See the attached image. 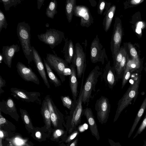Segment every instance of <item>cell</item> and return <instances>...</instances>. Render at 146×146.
<instances>
[{
	"label": "cell",
	"instance_id": "obj_3",
	"mask_svg": "<svg viewBox=\"0 0 146 146\" xmlns=\"http://www.w3.org/2000/svg\"><path fill=\"white\" fill-rule=\"evenodd\" d=\"M100 68L96 66L90 72L83 86L82 102L88 105L93 91H95V86L98 78L101 74Z\"/></svg>",
	"mask_w": 146,
	"mask_h": 146
},
{
	"label": "cell",
	"instance_id": "obj_42",
	"mask_svg": "<svg viewBox=\"0 0 146 146\" xmlns=\"http://www.w3.org/2000/svg\"><path fill=\"white\" fill-rule=\"evenodd\" d=\"M5 80L3 79L0 75V94L4 92V91L2 90V88L5 86Z\"/></svg>",
	"mask_w": 146,
	"mask_h": 146
},
{
	"label": "cell",
	"instance_id": "obj_54",
	"mask_svg": "<svg viewBox=\"0 0 146 146\" xmlns=\"http://www.w3.org/2000/svg\"><path fill=\"white\" fill-rule=\"evenodd\" d=\"M145 72L146 73V66L145 68Z\"/></svg>",
	"mask_w": 146,
	"mask_h": 146
},
{
	"label": "cell",
	"instance_id": "obj_13",
	"mask_svg": "<svg viewBox=\"0 0 146 146\" xmlns=\"http://www.w3.org/2000/svg\"><path fill=\"white\" fill-rule=\"evenodd\" d=\"M17 71L19 75L24 80L40 84L39 79L30 67H27L22 62H18L16 65Z\"/></svg>",
	"mask_w": 146,
	"mask_h": 146
},
{
	"label": "cell",
	"instance_id": "obj_8",
	"mask_svg": "<svg viewBox=\"0 0 146 146\" xmlns=\"http://www.w3.org/2000/svg\"><path fill=\"white\" fill-rule=\"evenodd\" d=\"M90 59L94 63L100 62L103 64L105 60H108L105 49L100 43L98 36L97 35L92 41L90 47Z\"/></svg>",
	"mask_w": 146,
	"mask_h": 146
},
{
	"label": "cell",
	"instance_id": "obj_30",
	"mask_svg": "<svg viewBox=\"0 0 146 146\" xmlns=\"http://www.w3.org/2000/svg\"><path fill=\"white\" fill-rule=\"evenodd\" d=\"M20 112L22 120L25 125L29 128L33 129L31 120L27 111L25 110L20 108Z\"/></svg>",
	"mask_w": 146,
	"mask_h": 146
},
{
	"label": "cell",
	"instance_id": "obj_37",
	"mask_svg": "<svg viewBox=\"0 0 146 146\" xmlns=\"http://www.w3.org/2000/svg\"><path fill=\"white\" fill-rule=\"evenodd\" d=\"M8 25L5 16L0 9V33L3 28L6 29Z\"/></svg>",
	"mask_w": 146,
	"mask_h": 146
},
{
	"label": "cell",
	"instance_id": "obj_47",
	"mask_svg": "<svg viewBox=\"0 0 146 146\" xmlns=\"http://www.w3.org/2000/svg\"><path fill=\"white\" fill-rule=\"evenodd\" d=\"M44 0H37V8L40 10L44 3Z\"/></svg>",
	"mask_w": 146,
	"mask_h": 146
},
{
	"label": "cell",
	"instance_id": "obj_23",
	"mask_svg": "<svg viewBox=\"0 0 146 146\" xmlns=\"http://www.w3.org/2000/svg\"><path fill=\"white\" fill-rule=\"evenodd\" d=\"M40 110V112L46 125V128L48 129L51 127V121L48 103L45 99L42 101Z\"/></svg>",
	"mask_w": 146,
	"mask_h": 146
},
{
	"label": "cell",
	"instance_id": "obj_44",
	"mask_svg": "<svg viewBox=\"0 0 146 146\" xmlns=\"http://www.w3.org/2000/svg\"><path fill=\"white\" fill-rule=\"evenodd\" d=\"M7 123V120L2 115L1 111H0V125L1 126L2 125L5 124Z\"/></svg>",
	"mask_w": 146,
	"mask_h": 146
},
{
	"label": "cell",
	"instance_id": "obj_51",
	"mask_svg": "<svg viewBox=\"0 0 146 146\" xmlns=\"http://www.w3.org/2000/svg\"><path fill=\"white\" fill-rule=\"evenodd\" d=\"M0 146H3L2 143V139L0 138Z\"/></svg>",
	"mask_w": 146,
	"mask_h": 146
},
{
	"label": "cell",
	"instance_id": "obj_52",
	"mask_svg": "<svg viewBox=\"0 0 146 146\" xmlns=\"http://www.w3.org/2000/svg\"><path fill=\"white\" fill-rule=\"evenodd\" d=\"M143 146H146V140H145L144 142V144Z\"/></svg>",
	"mask_w": 146,
	"mask_h": 146
},
{
	"label": "cell",
	"instance_id": "obj_48",
	"mask_svg": "<svg viewBox=\"0 0 146 146\" xmlns=\"http://www.w3.org/2000/svg\"><path fill=\"white\" fill-rule=\"evenodd\" d=\"M78 139H76L69 146H76L77 143Z\"/></svg>",
	"mask_w": 146,
	"mask_h": 146
},
{
	"label": "cell",
	"instance_id": "obj_41",
	"mask_svg": "<svg viewBox=\"0 0 146 146\" xmlns=\"http://www.w3.org/2000/svg\"><path fill=\"white\" fill-rule=\"evenodd\" d=\"M79 132L77 130L74 131L67 138L66 141V143H69L78 134Z\"/></svg>",
	"mask_w": 146,
	"mask_h": 146
},
{
	"label": "cell",
	"instance_id": "obj_45",
	"mask_svg": "<svg viewBox=\"0 0 146 146\" xmlns=\"http://www.w3.org/2000/svg\"><path fill=\"white\" fill-rule=\"evenodd\" d=\"M111 146H122L119 142H115L111 139H109Z\"/></svg>",
	"mask_w": 146,
	"mask_h": 146
},
{
	"label": "cell",
	"instance_id": "obj_38",
	"mask_svg": "<svg viewBox=\"0 0 146 146\" xmlns=\"http://www.w3.org/2000/svg\"><path fill=\"white\" fill-rule=\"evenodd\" d=\"M131 76V72L130 70L125 68L123 75V78L121 88H123Z\"/></svg>",
	"mask_w": 146,
	"mask_h": 146
},
{
	"label": "cell",
	"instance_id": "obj_14",
	"mask_svg": "<svg viewBox=\"0 0 146 146\" xmlns=\"http://www.w3.org/2000/svg\"><path fill=\"white\" fill-rule=\"evenodd\" d=\"M33 56V60L34 62L36 68L42 78L45 85L47 88H50V85L47 79L44 64L38 52L33 46H32Z\"/></svg>",
	"mask_w": 146,
	"mask_h": 146
},
{
	"label": "cell",
	"instance_id": "obj_25",
	"mask_svg": "<svg viewBox=\"0 0 146 146\" xmlns=\"http://www.w3.org/2000/svg\"><path fill=\"white\" fill-rule=\"evenodd\" d=\"M44 64L46 71L48 77L50 82L53 84L56 87H59L61 85L60 80L57 78L53 72L46 61L44 58Z\"/></svg>",
	"mask_w": 146,
	"mask_h": 146
},
{
	"label": "cell",
	"instance_id": "obj_5",
	"mask_svg": "<svg viewBox=\"0 0 146 146\" xmlns=\"http://www.w3.org/2000/svg\"><path fill=\"white\" fill-rule=\"evenodd\" d=\"M46 60L50 68L56 72L62 82H64L68 74L67 71L70 69L68 63L56 54H47Z\"/></svg>",
	"mask_w": 146,
	"mask_h": 146
},
{
	"label": "cell",
	"instance_id": "obj_50",
	"mask_svg": "<svg viewBox=\"0 0 146 146\" xmlns=\"http://www.w3.org/2000/svg\"><path fill=\"white\" fill-rule=\"evenodd\" d=\"M4 137V134L3 132L2 131L1 129H0V138L2 139Z\"/></svg>",
	"mask_w": 146,
	"mask_h": 146
},
{
	"label": "cell",
	"instance_id": "obj_6",
	"mask_svg": "<svg viewBox=\"0 0 146 146\" xmlns=\"http://www.w3.org/2000/svg\"><path fill=\"white\" fill-rule=\"evenodd\" d=\"M38 39L45 44L53 49L64 39V34L61 31L55 29H47L46 32L37 35Z\"/></svg>",
	"mask_w": 146,
	"mask_h": 146
},
{
	"label": "cell",
	"instance_id": "obj_24",
	"mask_svg": "<svg viewBox=\"0 0 146 146\" xmlns=\"http://www.w3.org/2000/svg\"><path fill=\"white\" fill-rule=\"evenodd\" d=\"M146 109V96L136 115L134 122L128 136L130 138L134 131L145 110Z\"/></svg>",
	"mask_w": 146,
	"mask_h": 146
},
{
	"label": "cell",
	"instance_id": "obj_12",
	"mask_svg": "<svg viewBox=\"0 0 146 146\" xmlns=\"http://www.w3.org/2000/svg\"><path fill=\"white\" fill-rule=\"evenodd\" d=\"M80 18V25L82 27H88L93 23V18L88 7L82 5H76L74 14Z\"/></svg>",
	"mask_w": 146,
	"mask_h": 146
},
{
	"label": "cell",
	"instance_id": "obj_15",
	"mask_svg": "<svg viewBox=\"0 0 146 146\" xmlns=\"http://www.w3.org/2000/svg\"><path fill=\"white\" fill-rule=\"evenodd\" d=\"M44 99L48 103L51 121L54 127H56L58 126L59 122L62 119L63 115L55 105L50 95H46Z\"/></svg>",
	"mask_w": 146,
	"mask_h": 146
},
{
	"label": "cell",
	"instance_id": "obj_49",
	"mask_svg": "<svg viewBox=\"0 0 146 146\" xmlns=\"http://www.w3.org/2000/svg\"><path fill=\"white\" fill-rule=\"evenodd\" d=\"M35 135L36 137L39 139L41 138V134L40 132L37 131L35 133Z\"/></svg>",
	"mask_w": 146,
	"mask_h": 146
},
{
	"label": "cell",
	"instance_id": "obj_11",
	"mask_svg": "<svg viewBox=\"0 0 146 146\" xmlns=\"http://www.w3.org/2000/svg\"><path fill=\"white\" fill-rule=\"evenodd\" d=\"M11 94L15 98L28 102H34L36 101L40 96V92H28L16 88L10 89Z\"/></svg>",
	"mask_w": 146,
	"mask_h": 146
},
{
	"label": "cell",
	"instance_id": "obj_46",
	"mask_svg": "<svg viewBox=\"0 0 146 146\" xmlns=\"http://www.w3.org/2000/svg\"><path fill=\"white\" fill-rule=\"evenodd\" d=\"M144 1L143 0H132L130 1V3L133 5L139 4Z\"/></svg>",
	"mask_w": 146,
	"mask_h": 146
},
{
	"label": "cell",
	"instance_id": "obj_39",
	"mask_svg": "<svg viewBox=\"0 0 146 146\" xmlns=\"http://www.w3.org/2000/svg\"><path fill=\"white\" fill-rule=\"evenodd\" d=\"M146 128V114L139 127L133 139H135L138 135L140 134Z\"/></svg>",
	"mask_w": 146,
	"mask_h": 146
},
{
	"label": "cell",
	"instance_id": "obj_19",
	"mask_svg": "<svg viewBox=\"0 0 146 146\" xmlns=\"http://www.w3.org/2000/svg\"><path fill=\"white\" fill-rule=\"evenodd\" d=\"M83 115L86 118L92 135L95 136L98 140H100V137L98 127L91 109L88 108L84 109Z\"/></svg>",
	"mask_w": 146,
	"mask_h": 146
},
{
	"label": "cell",
	"instance_id": "obj_22",
	"mask_svg": "<svg viewBox=\"0 0 146 146\" xmlns=\"http://www.w3.org/2000/svg\"><path fill=\"white\" fill-rule=\"evenodd\" d=\"M116 9L115 5L111 6L108 11L104 19L103 25L104 30L107 32L110 28Z\"/></svg>",
	"mask_w": 146,
	"mask_h": 146
},
{
	"label": "cell",
	"instance_id": "obj_31",
	"mask_svg": "<svg viewBox=\"0 0 146 146\" xmlns=\"http://www.w3.org/2000/svg\"><path fill=\"white\" fill-rule=\"evenodd\" d=\"M141 62L132 59H130L128 56L125 68H129L131 72L138 70L140 68Z\"/></svg>",
	"mask_w": 146,
	"mask_h": 146
},
{
	"label": "cell",
	"instance_id": "obj_33",
	"mask_svg": "<svg viewBox=\"0 0 146 146\" xmlns=\"http://www.w3.org/2000/svg\"><path fill=\"white\" fill-rule=\"evenodd\" d=\"M60 98L63 106L71 110L73 107L74 101H73L69 96H61Z\"/></svg>",
	"mask_w": 146,
	"mask_h": 146
},
{
	"label": "cell",
	"instance_id": "obj_21",
	"mask_svg": "<svg viewBox=\"0 0 146 146\" xmlns=\"http://www.w3.org/2000/svg\"><path fill=\"white\" fill-rule=\"evenodd\" d=\"M65 44L62 52L64 54L65 60L68 64L72 62L75 55V50L72 40L67 38L64 39Z\"/></svg>",
	"mask_w": 146,
	"mask_h": 146
},
{
	"label": "cell",
	"instance_id": "obj_26",
	"mask_svg": "<svg viewBox=\"0 0 146 146\" xmlns=\"http://www.w3.org/2000/svg\"><path fill=\"white\" fill-rule=\"evenodd\" d=\"M76 5V0H67L65 6V13L69 23L72 20L74 10Z\"/></svg>",
	"mask_w": 146,
	"mask_h": 146
},
{
	"label": "cell",
	"instance_id": "obj_36",
	"mask_svg": "<svg viewBox=\"0 0 146 146\" xmlns=\"http://www.w3.org/2000/svg\"><path fill=\"white\" fill-rule=\"evenodd\" d=\"M128 46L132 59L140 62L137 52L133 45L131 43L129 42L128 44Z\"/></svg>",
	"mask_w": 146,
	"mask_h": 146
},
{
	"label": "cell",
	"instance_id": "obj_10",
	"mask_svg": "<svg viewBox=\"0 0 146 146\" xmlns=\"http://www.w3.org/2000/svg\"><path fill=\"white\" fill-rule=\"evenodd\" d=\"M75 47V53L72 63L76 67L77 78H80L86 70V55L82 46L79 43L76 44Z\"/></svg>",
	"mask_w": 146,
	"mask_h": 146
},
{
	"label": "cell",
	"instance_id": "obj_16",
	"mask_svg": "<svg viewBox=\"0 0 146 146\" xmlns=\"http://www.w3.org/2000/svg\"><path fill=\"white\" fill-rule=\"evenodd\" d=\"M103 77L105 82L110 89L113 88L118 81L115 70L113 67L111 66L109 60L104 69Z\"/></svg>",
	"mask_w": 146,
	"mask_h": 146
},
{
	"label": "cell",
	"instance_id": "obj_2",
	"mask_svg": "<svg viewBox=\"0 0 146 146\" xmlns=\"http://www.w3.org/2000/svg\"><path fill=\"white\" fill-rule=\"evenodd\" d=\"M141 77V74L138 75L133 84L130 85L126 92L119 101L113 122L117 121L122 111L131 103L132 100L133 99L135 100V98H137Z\"/></svg>",
	"mask_w": 146,
	"mask_h": 146
},
{
	"label": "cell",
	"instance_id": "obj_17",
	"mask_svg": "<svg viewBox=\"0 0 146 146\" xmlns=\"http://www.w3.org/2000/svg\"><path fill=\"white\" fill-rule=\"evenodd\" d=\"M20 49L19 45L17 44L3 46L2 55L3 60L9 68L11 67L12 60L15 54L19 51Z\"/></svg>",
	"mask_w": 146,
	"mask_h": 146
},
{
	"label": "cell",
	"instance_id": "obj_7",
	"mask_svg": "<svg viewBox=\"0 0 146 146\" xmlns=\"http://www.w3.org/2000/svg\"><path fill=\"white\" fill-rule=\"evenodd\" d=\"M123 34L121 20L119 17H117L115 18L110 42V49L113 58L115 57L119 51Z\"/></svg>",
	"mask_w": 146,
	"mask_h": 146
},
{
	"label": "cell",
	"instance_id": "obj_28",
	"mask_svg": "<svg viewBox=\"0 0 146 146\" xmlns=\"http://www.w3.org/2000/svg\"><path fill=\"white\" fill-rule=\"evenodd\" d=\"M57 3L56 0H52L49 3L46 11V15L47 17L53 19L55 15L57 13L56 10Z\"/></svg>",
	"mask_w": 146,
	"mask_h": 146
},
{
	"label": "cell",
	"instance_id": "obj_9",
	"mask_svg": "<svg viewBox=\"0 0 146 146\" xmlns=\"http://www.w3.org/2000/svg\"><path fill=\"white\" fill-rule=\"evenodd\" d=\"M95 108L99 121L102 124L106 123L111 109V105L108 98L102 96L96 100Z\"/></svg>",
	"mask_w": 146,
	"mask_h": 146
},
{
	"label": "cell",
	"instance_id": "obj_4",
	"mask_svg": "<svg viewBox=\"0 0 146 146\" xmlns=\"http://www.w3.org/2000/svg\"><path fill=\"white\" fill-rule=\"evenodd\" d=\"M85 71H84L82 74L78 97L76 100L74 101L73 107L72 110H70V113L69 119L72 127L71 129V132H72L76 126L80 123L82 116V115L83 110L82 106L83 86Z\"/></svg>",
	"mask_w": 146,
	"mask_h": 146
},
{
	"label": "cell",
	"instance_id": "obj_34",
	"mask_svg": "<svg viewBox=\"0 0 146 146\" xmlns=\"http://www.w3.org/2000/svg\"><path fill=\"white\" fill-rule=\"evenodd\" d=\"M123 49L124 48L123 47L120 48L118 52L115 57L113 58V67L115 71L118 68L121 60L123 56Z\"/></svg>",
	"mask_w": 146,
	"mask_h": 146
},
{
	"label": "cell",
	"instance_id": "obj_40",
	"mask_svg": "<svg viewBox=\"0 0 146 146\" xmlns=\"http://www.w3.org/2000/svg\"><path fill=\"white\" fill-rule=\"evenodd\" d=\"M64 133V131L62 129H56L53 133V137L54 139H57L62 136Z\"/></svg>",
	"mask_w": 146,
	"mask_h": 146
},
{
	"label": "cell",
	"instance_id": "obj_35",
	"mask_svg": "<svg viewBox=\"0 0 146 146\" xmlns=\"http://www.w3.org/2000/svg\"><path fill=\"white\" fill-rule=\"evenodd\" d=\"M0 1L3 3L6 11L9 10L11 7L15 6L21 2L20 0H1Z\"/></svg>",
	"mask_w": 146,
	"mask_h": 146
},
{
	"label": "cell",
	"instance_id": "obj_32",
	"mask_svg": "<svg viewBox=\"0 0 146 146\" xmlns=\"http://www.w3.org/2000/svg\"><path fill=\"white\" fill-rule=\"evenodd\" d=\"M110 3H107L104 0H100L99 2L98 6V14H102L104 10L105 9L104 15H106L108 11L111 6Z\"/></svg>",
	"mask_w": 146,
	"mask_h": 146
},
{
	"label": "cell",
	"instance_id": "obj_43",
	"mask_svg": "<svg viewBox=\"0 0 146 146\" xmlns=\"http://www.w3.org/2000/svg\"><path fill=\"white\" fill-rule=\"evenodd\" d=\"M88 128V125L86 123H85L78 127V129L80 132H83Z\"/></svg>",
	"mask_w": 146,
	"mask_h": 146
},
{
	"label": "cell",
	"instance_id": "obj_55",
	"mask_svg": "<svg viewBox=\"0 0 146 146\" xmlns=\"http://www.w3.org/2000/svg\"><path fill=\"white\" fill-rule=\"evenodd\" d=\"M8 146H11V145H8Z\"/></svg>",
	"mask_w": 146,
	"mask_h": 146
},
{
	"label": "cell",
	"instance_id": "obj_53",
	"mask_svg": "<svg viewBox=\"0 0 146 146\" xmlns=\"http://www.w3.org/2000/svg\"><path fill=\"white\" fill-rule=\"evenodd\" d=\"M25 146H31L28 143H26Z\"/></svg>",
	"mask_w": 146,
	"mask_h": 146
},
{
	"label": "cell",
	"instance_id": "obj_27",
	"mask_svg": "<svg viewBox=\"0 0 146 146\" xmlns=\"http://www.w3.org/2000/svg\"><path fill=\"white\" fill-rule=\"evenodd\" d=\"M128 56L127 54L125 49L124 48L123 57L118 69L115 71L118 80L120 78L125 70L126 66L127 58Z\"/></svg>",
	"mask_w": 146,
	"mask_h": 146
},
{
	"label": "cell",
	"instance_id": "obj_29",
	"mask_svg": "<svg viewBox=\"0 0 146 146\" xmlns=\"http://www.w3.org/2000/svg\"><path fill=\"white\" fill-rule=\"evenodd\" d=\"M6 140L11 146H25L28 141L19 136H16L11 138H7Z\"/></svg>",
	"mask_w": 146,
	"mask_h": 146
},
{
	"label": "cell",
	"instance_id": "obj_18",
	"mask_svg": "<svg viewBox=\"0 0 146 146\" xmlns=\"http://www.w3.org/2000/svg\"><path fill=\"white\" fill-rule=\"evenodd\" d=\"M0 111L8 114L16 120L19 117L15 103L11 97L0 102Z\"/></svg>",
	"mask_w": 146,
	"mask_h": 146
},
{
	"label": "cell",
	"instance_id": "obj_20",
	"mask_svg": "<svg viewBox=\"0 0 146 146\" xmlns=\"http://www.w3.org/2000/svg\"><path fill=\"white\" fill-rule=\"evenodd\" d=\"M71 73L69 76L70 86L74 101L77 100L78 95V81L75 66L72 64L69 67Z\"/></svg>",
	"mask_w": 146,
	"mask_h": 146
},
{
	"label": "cell",
	"instance_id": "obj_1",
	"mask_svg": "<svg viewBox=\"0 0 146 146\" xmlns=\"http://www.w3.org/2000/svg\"><path fill=\"white\" fill-rule=\"evenodd\" d=\"M30 30V27L28 23L23 22L18 23L17 29V36L29 64L33 60L32 48L31 45Z\"/></svg>",
	"mask_w": 146,
	"mask_h": 146
}]
</instances>
